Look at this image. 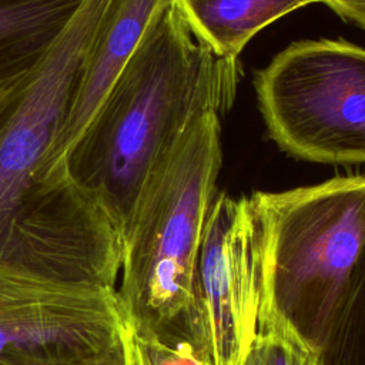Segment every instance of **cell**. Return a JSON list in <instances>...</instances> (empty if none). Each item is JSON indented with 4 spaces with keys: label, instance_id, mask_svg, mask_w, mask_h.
I'll return each mask as SVG.
<instances>
[{
    "label": "cell",
    "instance_id": "6da1fadb",
    "mask_svg": "<svg viewBox=\"0 0 365 365\" xmlns=\"http://www.w3.org/2000/svg\"><path fill=\"white\" fill-rule=\"evenodd\" d=\"M110 0H86L43 61L0 98V262L54 281L115 289L118 222L47 171L83 60Z\"/></svg>",
    "mask_w": 365,
    "mask_h": 365
},
{
    "label": "cell",
    "instance_id": "7a4b0ae2",
    "mask_svg": "<svg viewBox=\"0 0 365 365\" xmlns=\"http://www.w3.org/2000/svg\"><path fill=\"white\" fill-rule=\"evenodd\" d=\"M240 77L238 58L201 41L173 0L67 153L68 178L124 230L163 157L200 115L231 108Z\"/></svg>",
    "mask_w": 365,
    "mask_h": 365
},
{
    "label": "cell",
    "instance_id": "3957f363",
    "mask_svg": "<svg viewBox=\"0 0 365 365\" xmlns=\"http://www.w3.org/2000/svg\"><path fill=\"white\" fill-rule=\"evenodd\" d=\"M221 115H200L150 175L123 230L117 299L135 332L177 322L190 302L204 222L222 164Z\"/></svg>",
    "mask_w": 365,
    "mask_h": 365
},
{
    "label": "cell",
    "instance_id": "277c9868",
    "mask_svg": "<svg viewBox=\"0 0 365 365\" xmlns=\"http://www.w3.org/2000/svg\"><path fill=\"white\" fill-rule=\"evenodd\" d=\"M250 197L269 247L271 298L324 349L365 255V174Z\"/></svg>",
    "mask_w": 365,
    "mask_h": 365
},
{
    "label": "cell",
    "instance_id": "5b68a950",
    "mask_svg": "<svg viewBox=\"0 0 365 365\" xmlns=\"http://www.w3.org/2000/svg\"><path fill=\"white\" fill-rule=\"evenodd\" d=\"M254 88L268 137L288 155L365 164V48L344 38L294 41Z\"/></svg>",
    "mask_w": 365,
    "mask_h": 365
},
{
    "label": "cell",
    "instance_id": "8992f818",
    "mask_svg": "<svg viewBox=\"0 0 365 365\" xmlns=\"http://www.w3.org/2000/svg\"><path fill=\"white\" fill-rule=\"evenodd\" d=\"M271 254L251 197L217 192L178 319L207 365H242L271 292Z\"/></svg>",
    "mask_w": 365,
    "mask_h": 365
},
{
    "label": "cell",
    "instance_id": "52a82bcc",
    "mask_svg": "<svg viewBox=\"0 0 365 365\" xmlns=\"http://www.w3.org/2000/svg\"><path fill=\"white\" fill-rule=\"evenodd\" d=\"M123 325L115 289L0 262V364L81 365L111 349Z\"/></svg>",
    "mask_w": 365,
    "mask_h": 365
},
{
    "label": "cell",
    "instance_id": "ba28073f",
    "mask_svg": "<svg viewBox=\"0 0 365 365\" xmlns=\"http://www.w3.org/2000/svg\"><path fill=\"white\" fill-rule=\"evenodd\" d=\"M173 0H110L83 60L67 118L47 160L50 178L73 184L64 158L87 127L154 17Z\"/></svg>",
    "mask_w": 365,
    "mask_h": 365
},
{
    "label": "cell",
    "instance_id": "9c48e42d",
    "mask_svg": "<svg viewBox=\"0 0 365 365\" xmlns=\"http://www.w3.org/2000/svg\"><path fill=\"white\" fill-rule=\"evenodd\" d=\"M86 0H0V98L43 61Z\"/></svg>",
    "mask_w": 365,
    "mask_h": 365
},
{
    "label": "cell",
    "instance_id": "30bf717a",
    "mask_svg": "<svg viewBox=\"0 0 365 365\" xmlns=\"http://www.w3.org/2000/svg\"><path fill=\"white\" fill-rule=\"evenodd\" d=\"M194 34L218 56L238 58L248 41L292 10L324 0H178Z\"/></svg>",
    "mask_w": 365,
    "mask_h": 365
},
{
    "label": "cell",
    "instance_id": "8fae6325",
    "mask_svg": "<svg viewBox=\"0 0 365 365\" xmlns=\"http://www.w3.org/2000/svg\"><path fill=\"white\" fill-rule=\"evenodd\" d=\"M242 365H325V355L267 297Z\"/></svg>",
    "mask_w": 365,
    "mask_h": 365
},
{
    "label": "cell",
    "instance_id": "7c38bea8",
    "mask_svg": "<svg viewBox=\"0 0 365 365\" xmlns=\"http://www.w3.org/2000/svg\"><path fill=\"white\" fill-rule=\"evenodd\" d=\"M137 335L148 365H207L180 321L160 331Z\"/></svg>",
    "mask_w": 365,
    "mask_h": 365
},
{
    "label": "cell",
    "instance_id": "4fadbf2b",
    "mask_svg": "<svg viewBox=\"0 0 365 365\" xmlns=\"http://www.w3.org/2000/svg\"><path fill=\"white\" fill-rule=\"evenodd\" d=\"M81 365H148V361L137 332L124 318V325L117 344L103 355Z\"/></svg>",
    "mask_w": 365,
    "mask_h": 365
},
{
    "label": "cell",
    "instance_id": "5bb4252c",
    "mask_svg": "<svg viewBox=\"0 0 365 365\" xmlns=\"http://www.w3.org/2000/svg\"><path fill=\"white\" fill-rule=\"evenodd\" d=\"M324 4L341 19L365 30V0H324Z\"/></svg>",
    "mask_w": 365,
    "mask_h": 365
},
{
    "label": "cell",
    "instance_id": "9a60e30c",
    "mask_svg": "<svg viewBox=\"0 0 365 365\" xmlns=\"http://www.w3.org/2000/svg\"><path fill=\"white\" fill-rule=\"evenodd\" d=\"M0 365H3V364H0Z\"/></svg>",
    "mask_w": 365,
    "mask_h": 365
}]
</instances>
